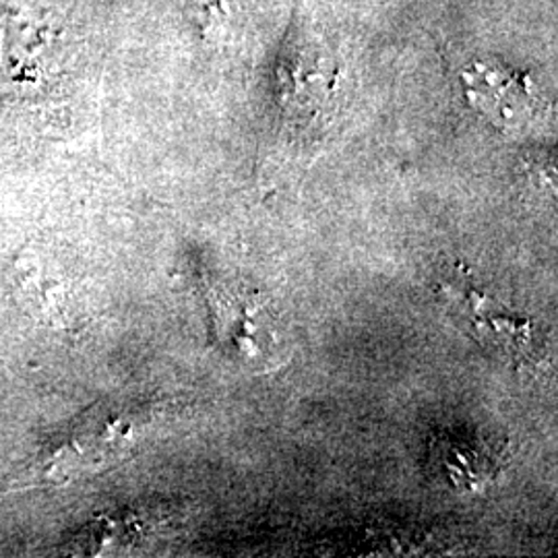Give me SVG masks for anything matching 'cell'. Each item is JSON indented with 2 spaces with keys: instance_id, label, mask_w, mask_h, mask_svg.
Instances as JSON below:
<instances>
[{
  "instance_id": "cell-1",
  "label": "cell",
  "mask_w": 558,
  "mask_h": 558,
  "mask_svg": "<svg viewBox=\"0 0 558 558\" xmlns=\"http://www.w3.org/2000/svg\"><path fill=\"white\" fill-rule=\"evenodd\" d=\"M341 64L319 38L292 32L278 64V106L283 126L299 135H319L339 110Z\"/></svg>"
},
{
  "instance_id": "cell-2",
  "label": "cell",
  "mask_w": 558,
  "mask_h": 558,
  "mask_svg": "<svg viewBox=\"0 0 558 558\" xmlns=\"http://www.w3.org/2000/svg\"><path fill=\"white\" fill-rule=\"evenodd\" d=\"M461 77L470 104L500 131L518 133L536 119L538 92L527 75L499 64L474 62Z\"/></svg>"
},
{
  "instance_id": "cell-3",
  "label": "cell",
  "mask_w": 558,
  "mask_h": 558,
  "mask_svg": "<svg viewBox=\"0 0 558 558\" xmlns=\"http://www.w3.org/2000/svg\"><path fill=\"white\" fill-rule=\"evenodd\" d=\"M502 447L482 435H442L430 445V468L459 493H472L497 478Z\"/></svg>"
},
{
  "instance_id": "cell-4",
  "label": "cell",
  "mask_w": 558,
  "mask_h": 558,
  "mask_svg": "<svg viewBox=\"0 0 558 558\" xmlns=\"http://www.w3.org/2000/svg\"><path fill=\"white\" fill-rule=\"evenodd\" d=\"M184 13L199 27L203 38H211L230 20L232 0H184Z\"/></svg>"
}]
</instances>
